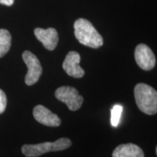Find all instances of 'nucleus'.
<instances>
[{
    "label": "nucleus",
    "mask_w": 157,
    "mask_h": 157,
    "mask_svg": "<svg viewBox=\"0 0 157 157\" xmlns=\"http://www.w3.org/2000/svg\"><path fill=\"white\" fill-rule=\"evenodd\" d=\"M74 28L76 38L81 44L95 49L101 48L103 44V37L88 20H76Z\"/></svg>",
    "instance_id": "f257e3e1"
},
{
    "label": "nucleus",
    "mask_w": 157,
    "mask_h": 157,
    "mask_svg": "<svg viewBox=\"0 0 157 157\" xmlns=\"http://www.w3.org/2000/svg\"><path fill=\"white\" fill-rule=\"evenodd\" d=\"M135 103L142 112L148 115L157 113V92L145 83H139L134 89Z\"/></svg>",
    "instance_id": "f03ea898"
},
{
    "label": "nucleus",
    "mask_w": 157,
    "mask_h": 157,
    "mask_svg": "<svg viewBox=\"0 0 157 157\" xmlns=\"http://www.w3.org/2000/svg\"><path fill=\"white\" fill-rule=\"evenodd\" d=\"M72 145L71 140L67 137H61L55 142H45L36 145H24L21 151L26 157H38L50 151H63Z\"/></svg>",
    "instance_id": "7ed1b4c3"
},
{
    "label": "nucleus",
    "mask_w": 157,
    "mask_h": 157,
    "mask_svg": "<svg viewBox=\"0 0 157 157\" xmlns=\"http://www.w3.org/2000/svg\"><path fill=\"white\" fill-rule=\"evenodd\" d=\"M55 96L58 101L67 105L72 111H77L81 108L84 98L79 95L78 90L70 86H63L58 87L55 92Z\"/></svg>",
    "instance_id": "20e7f679"
},
{
    "label": "nucleus",
    "mask_w": 157,
    "mask_h": 157,
    "mask_svg": "<svg viewBox=\"0 0 157 157\" xmlns=\"http://www.w3.org/2000/svg\"><path fill=\"white\" fill-rule=\"evenodd\" d=\"M23 60L28 68V72L25 76V82L31 86L39 81L42 74V67L37 57L30 51H24L22 55Z\"/></svg>",
    "instance_id": "39448f33"
},
{
    "label": "nucleus",
    "mask_w": 157,
    "mask_h": 157,
    "mask_svg": "<svg viewBox=\"0 0 157 157\" xmlns=\"http://www.w3.org/2000/svg\"><path fill=\"white\" fill-rule=\"evenodd\" d=\"M135 58L139 67L144 71H150L156 65V58L148 46L145 44H140L135 50Z\"/></svg>",
    "instance_id": "423d86ee"
},
{
    "label": "nucleus",
    "mask_w": 157,
    "mask_h": 157,
    "mask_svg": "<svg viewBox=\"0 0 157 157\" xmlns=\"http://www.w3.org/2000/svg\"><path fill=\"white\" fill-rule=\"evenodd\" d=\"M80 58L79 54L75 51H71L68 52L63 63V68L68 76L74 78L83 77L84 70L79 66Z\"/></svg>",
    "instance_id": "0eeeda50"
},
{
    "label": "nucleus",
    "mask_w": 157,
    "mask_h": 157,
    "mask_svg": "<svg viewBox=\"0 0 157 157\" xmlns=\"http://www.w3.org/2000/svg\"><path fill=\"white\" fill-rule=\"evenodd\" d=\"M33 115L38 122L45 126L58 127L61 124V120L58 116L44 105H37L35 106L33 110Z\"/></svg>",
    "instance_id": "6e6552de"
},
{
    "label": "nucleus",
    "mask_w": 157,
    "mask_h": 157,
    "mask_svg": "<svg viewBox=\"0 0 157 157\" xmlns=\"http://www.w3.org/2000/svg\"><path fill=\"white\" fill-rule=\"evenodd\" d=\"M34 34L47 50H54L58 45L59 40L58 31L53 28L47 29L36 28L34 29Z\"/></svg>",
    "instance_id": "1a4fd4ad"
},
{
    "label": "nucleus",
    "mask_w": 157,
    "mask_h": 157,
    "mask_svg": "<svg viewBox=\"0 0 157 157\" xmlns=\"http://www.w3.org/2000/svg\"><path fill=\"white\" fill-rule=\"evenodd\" d=\"M112 157H144V153L137 145L127 143L118 146L113 151Z\"/></svg>",
    "instance_id": "9d476101"
},
{
    "label": "nucleus",
    "mask_w": 157,
    "mask_h": 157,
    "mask_svg": "<svg viewBox=\"0 0 157 157\" xmlns=\"http://www.w3.org/2000/svg\"><path fill=\"white\" fill-rule=\"evenodd\" d=\"M12 36L6 29H0V58H2L8 52L11 47Z\"/></svg>",
    "instance_id": "9b49d317"
},
{
    "label": "nucleus",
    "mask_w": 157,
    "mask_h": 157,
    "mask_svg": "<svg viewBox=\"0 0 157 157\" xmlns=\"http://www.w3.org/2000/svg\"><path fill=\"white\" fill-rule=\"evenodd\" d=\"M123 111V107L121 105H116L111 109V122L113 127H117L119 124L121 113Z\"/></svg>",
    "instance_id": "f8f14e48"
},
{
    "label": "nucleus",
    "mask_w": 157,
    "mask_h": 157,
    "mask_svg": "<svg viewBox=\"0 0 157 157\" xmlns=\"http://www.w3.org/2000/svg\"><path fill=\"white\" fill-rule=\"evenodd\" d=\"M7 103V96H6L5 92L0 89V114L3 113L4 111H5Z\"/></svg>",
    "instance_id": "ddd939ff"
},
{
    "label": "nucleus",
    "mask_w": 157,
    "mask_h": 157,
    "mask_svg": "<svg viewBox=\"0 0 157 157\" xmlns=\"http://www.w3.org/2000/svg\"><path fill=\"white\" fill-rule=\"evenodd\" d=\"M14 3V0H0V4L6 6H11Z\"/></svg>",
    "instance_id": "4468645a"
}]
</instances>
